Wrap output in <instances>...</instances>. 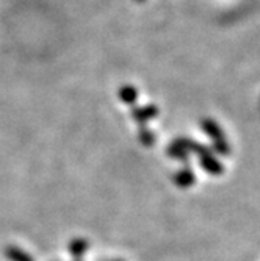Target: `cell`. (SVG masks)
<instances>
[{
  "label": "cell",
  "mask_w": 260,
  "mask_h": 261,
  "mask_svg": "<svg viewBox=\"0 0 260 261\" xmlns=\"http://www.w3.org/2000/svg\"><path fill=\"white\" fill-rule=\"evenodd\" d=\"M157 114H158V110L154 105L145 107V108H138V110L133 111V117L139 122H146L148 119H152V117H155Z\"/></svg>",
  "instance_id": "1"
},
{
  "label": "cell",
  "mask_w": 260,
  "mask_h": 261,
  "mask_svg": "<svg viewBox=\"0 0 260 261\" xmlns=\"http://www.w3.org/2000/svg\"><path fill=\"white\" fill-rule=\"evenodd\" d=\"M141 138H143V141L146 142V144H148V142H152V139H154L152 133L145 130V128H141Z\"/></svg>",
  "instance_id": "4"
},
{
  "label": "cell",
  "mask_w": 260,
  "mask_h": 261,
  "mask_svg": "<svg viewBox=\"0 0 260 261\" xmlns=\"http://www.w3.org/2000/svg\"><path fill=\"white\" fill-rule=\"evenodd\" d=\"M120 99L124 103H133L138 99V91L133 86H124L120 89Z\"/></svg>",
  "instance_id": "2"
},
{
  "label": "cell",
  "mask_w": 260,
  "mask_h": 261,
  "mask_svg": "<svg viewBox=\"0 0 260 261\" xmlns=\"http://www.w3.org/2000/svg\"><path fill=\"white\" fill-rule=\"evenodd\" d=\"M202 127H204V130H205L211 138L221 139V132H220L218 125H217L214 121H204V122H202Z\"/></svg>",
  "instance_id": "3"
},
{
  "label": "cell",
  "mask_w": 260,
  "mask_h": 261,
  "mask_svg": "<svg viewBox=\"0 0 260 261\" xmlns=\"http://www.w3.org/2000/svg\"><path fill=\"white\" fill-rule=\"evenodd\" d=\"M138 2H143V0H138Z\"/></svg>",
  "instance_id": "5"
}]
</instances>
